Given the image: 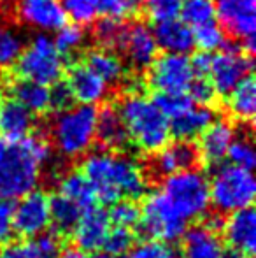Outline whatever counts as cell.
I'll list each match as a JSON object with an SVG mask.
<instances>
[{"label":"cell","mask_w":256,"mask_h":258,"mask_svg":"<svg viewBox=\"0 0 256 258\" xmlns=\"http://www.w3.org/2000/svg\"><path fill=\"white\" fill-rule=\"evenodd\" d=\"M81 172L92 184L95 199L104 204L121 199L135 201L147 191V174L142 163L120 151H90L84 155Z\"/></svg>","instance_id":"1"},{"label":"cell","mask_w":256,"mask_h":258,"mask_svg":"<svg viewBox=\"0 0 256 258\" xmlns=\"http://www.w3.org/2000/svg\"><path fill=\"white\" fill-rule=\"evenodd\" d=\"M51 160V144L37 134L18 141L0 139V197L18 201L35 190Z\"/></svg>","instance_id":"2"},{"label":"cell","mask_w":256,"mask_h":258,"mask_svg":"<svg viewBox=\"0 0 256 258\" xmlns=\"http://www.w3.org/2000/svg\"><path fill=\"white\" fill-rule=\"evenodd\" d=\"M128 141L142 153L154 155L170 139L167 116L156 102L140 92H130L118 105Z\"/></svg>","instance_id":"3"},{"label":"cell","mask_w":256,"mask_h":258,"mask_svg":"<svg viewBox=\"0 0 256 258\" xmlns=\"http://www.w3.org/2000/svg\"><path fill=\"white\" fill-rule=\"evenodd\" d=\"M97 109L93 105H70L58 111L49 126L51 144L68 160L81 158L92 151L95 143Z\"/></svg>","instance_id":"4"},{"label":"cell","mask_w":256,"mask_h":258,"mask_svg":"<svg viewBox=\"0 0 256 258\" xmlns=\"http://www.w3.org/2000/svg\"><path fill=\"white\" fill-rule=\"evenodd\" d=\"M256 195V181L253 170L235 167L232 163L216 165L209 179V199L218 213H235L251 207Z\"/></svg>","instance_id":"5"},{"label":"cell","mask_w":256,"mask_h":258,"mask_svg":"<svg viewBox=\"0 0 256 258\" xmlns=\"http://www.w3.org/2000/svg\"><path fill=\"white\" fill-rule=\"evenodd\" d=\"M160 190L188 223L204 218L211 207L209 179L195 167L165 176Z\"/></svg>","instance_id":"6"},{"label":"cell","mask_w":256,"mask_h":258,"mask_svg":"<svg viewBox=\"0 0 256 258\" xmlns=\"http://www.w3.org/2000/svg\"><path fill=\"white\" fill-rule=\"evenodd\" d=\"M21 79L51 86L60 81L65 71V56L56 49L48 34H39L25 44L16 65Z\"/></svg>","instance_id":"7"},{"label":"cell","mask_w":256,"mask_h":258,"mask_svg":"<svg viewBox=\"0 0 256 258\" xmlns=\"http://www.w3.org/2000/svg\"><path fill=\"white\" fill-rule=\"evenodd\" d=\"M139 223L149 237L168 242L183 237V234L188 230V221L172 207L161 190H154L146 195Z\"/></svg>","instance_id":"8"},{"label":"cell","mask_w":256,"mask_h":258,"mask_svg":"<svg viewBox=\"0 0 256 258\" xmlns=\"http://www.w3.org/2000/svg\"><path fill=\"white\" fill-rule=\"evenodd\" d=\"M251 58L244 49L223 46L218 53H211V63L205 78L216 93L228 95L244 78L251 74Z\"/></svg>","instance_id":"9"},{"label":"cell","mask_w":256,"mask_h":258,"mask_svg":"<svg viewBox=\"0 0 256 258\" xmlns=\"http://www.w3.org/2000/svg\"><path fill=\"white\" fill-rule=\"evenodd\" d=\"M216 20L225 34L242 42L244 51L254 49L256 0H212Z\"/></svg>","instance_id":"10"},{"label":"cell","mask_w":256,"mask_h":258,"mask_svg":"<svg viewBox=\"0 0 256 258\" xmlns=\"http://www.w3.org/2000/svg\"><path fill=\"white\" fill-rule=\"evenodd\" d=\"M51 227V204L49 195L42 190H32L18 199L13 207L14 234L25 239H34L46 234Z\"/></svg>","instance_id":"11"},{"label":"cell","mask_w":256,"mask_h":258,"mask_svg":"<svg viewBox=\"0 0 256 258\" xmlns=\"http://www.w3.org/2000/svg\"><path fill=\"white\" fill-rule=\"evenodd\" d=\"M197 78L186 54L165 53L149 65V85L158 93H186Z\"/></svg>","instance_id":"12"},{"label":"cell","mask_w":256,"mask_h":258,"mask_svg":"<svg viewBox=\"0 0 256 258\" xmlns=\"http://www.w3.org/2000/svg\"><path fill=\"white\" fill-rule=\"evenodd\" d=\"M125 56V61L135 71L149 69L158 53V46L154 42L153 30L144 23L125 25L118 48Z\"/></svg>","instance_id":"13"},{"label":"cell","mask_w":256,"mask_h":258,"mask_svg":"<svg viewBox=\"0 0 256 258\" xmlns=\"http://www.w3.org/2000/svg\"><path fill=\"white\" fill-rule=\"evenodd\" d=\"M16 18L41 34H55L67 23L60 0H16Z\"/></svg>","instance_id":"14"},{"label":"cell","mask_w":256,"mask_h":258,"mask_svg":"<svg viewBox=\"0 0 256 258\" xmlns=\"http://www.w3.org/2000/svg\"><path fill=\"white\" fill-rule=\"evenodd\" d=\"M223 235L230 251L251 258L256 249V213L251 207L230 213L223 221Z\"/></svg>","instance_id":"15"},{"label":"cell","mask_w":256,"mask_h":258,"mask_svg":"<svg viewBox=\"0 0 256 258\" xmlns=\"http://www.w3.org/2000/svg\"><path fill=\"white\" fill-rule=\"evenodd\" d=\"M111 227L113 225H111L106 211L95 206L88 207L86 211H82L75 227L72 228L75 246H79L86 253L104 249Z\"/></svg>","instance_id":"16"},{"label":"cell","mask_w":256,"mask_h":258,"mask_svg":"<svg viewBox=\"0 0 256 258\" xmlns=\"http://www.w3.org/2000/svg\"><path fill=\"white\" fill-rule=\"evenodd\" d=\"M65 85L70 90L74 102L82 105H93V107L97 104H102L107 99L111 86L84 63H77L70 67Z\"/></svg>","instance_id":"17"},{"label":"cell","mask_w":256,"mask_h":258,"mask_svg":"<svg viewBox=\"0 0 256 258\" xmlns=\"http://www.w3.org/2000/svg\"><path fill=\"white\" fill-rule=\"evenodd\" d=\"M237 132L228 119H212L211 125L198 137L197 153L209 165H219L226 158L230 144L233 143Z\"/></svg>","instance_id":"18"},{"label":"cell","mask_w":256,"mask_h":258,"mask_svg":"<svg viewBox=\"0 0 256 258\" xmlns=\"http://www.w3.org/2000/svg\"><path fill=\"white\" fill-rule=\"evenodd\" d=\"M226 253L214 223L197 225L183 234L181 258H226Z\"/></svg>","instance_id":"19"},{"label":"cell","mask_w":256,"mask_h":258,"mask_svg":"<svg viewBox=\"0 0 256 258\" xmlns=\"http://www.w3.org/2000/svg\"><path fill=\"white\" fill-rule=\"evenodd\" d=\"M151 30L158 49H163L165 53L186 54L195 48L192 28L178 16L158 20Z\"/></svg>","instance_id":"20"},{"label":"cell","mask_w":256,"mask_h":258,"mask_svg":"<svg viewBox=\"0 0 256 258\" xmlns=\"http://www.w3.org/2000/svg\"><path fill=\"white\" fill-rule=\"evenodd\" d=\"M197 162V146L190 144L188 141H176L172 144L167 143L161 150L154 153L153 170L165 177L170 174L181 172V170L193 169Z\"/></svg>","instance_id":"21"},{"label":"cell","mask_w":256,"mask_h":258,"mask_svg":"<svg viewBox=\"0 0 256 258\" xmlns=\"http://www.w3.org/2000/svg\"><path fill=\"white\" fill-rule=\"evenodd\" d=\"M212 119H214V112L211 111L209 105H198L192 102L168 119L170 136H174L178 141L190 143L200 137V134L211 125Z\"/></svg>","instance_id":"22"},{"label":"cell","mask_w":256,"mask_h":258,"mask_svg":"<svg viewBox=\"0 0 256 258\" xmlns=\"http://www.w3.org/2000/svg\"><path fill=\"white\" fill-rule=\"evenodd\" d=\"M35 114L23 107L14 99H6L0 102V139L18 141L32 134L35 123Z\"/></svg>","instance_id":"23"},{"label":"cell","mask_w":256,"mask_h":258,"mask_svg":"<svg viewBox=\"0 0 256 258\" xmlns=\"http://www.w3.org/2000/svg\"><path fill=\"white\" fill-rule=\"evenodd\" d=\"M95 141L102 144L104 150L121 151L127 148L130 143L128 134L116 107H104L102 111H97Z\"/></svg>","instance_id":"24"},{"label":"cell","mask_w":256,"mask_h":258,"mask_svg":"<svg viewBox=\"0 0 256 258\" xmlns=\"http://www.w3.org/2000/svg\"><path fill=\"white\" fill-rule=\"evenodd\" d=\"M60 242L55 235L42 234L39 237L20 242H7L0 258H58Z\"/></svg>","instance_id":"25"},{"label":"cell","mask_w":256,"mask_h":258,"mask_svg":"<svg viewBox=\"0 0 256 258\" xmlns=\"http://www.w3.org/2000/svg\"><path fill=\"white\" fill-rule=\"evenodd\" d=\"M84 65H88L107 85L121 83L125 79V76H127L125 61L121 60V56L114 53L113 49H107V48L92 49V51L86 54Z\"/></svg>","instance_id":"26"},{"label":"cell","mask_w":256,"mask_h":258,"mask_svg":"<svg viewBox=\"0 0 256 258\" xmlns=\"http://www.w3.org/2000/svg\"><path fill=\"white\" fill-rule=\"evenodd\" d=\"M11 93L16 102L27 107L32 114H42L51 109V88L28 79H20L11 86Z\"/></svg>","instance_id":"27"},{"label":"cell","mask_w":256,"mask_h":258,"mask_svg":"<svg viewBox=\"0 0 256 258\" xmlns=\"http://www.w3.org/2000/svg\"><path fill=\"white\" fill-rule=\"evenodd\" d=\"M226 99V109L232 114V118L239 121H251L256 112V85L253 76L244 78Z\"/></svg>","instance_id":"28"},{"label":"cell","mask_w":256,"mask_h":258,"mask_svg":"<svg viewBox=\"0 0 256 258\" xmlns=\"http://www.w3.org/2000/svg\"><path fill=\"white\" fill-rule=\"evenodd\" d=\"M56 194L62 195L67 201L74 202L82 211L95 206L97 201L92 184L88 183V179L81 170H68V172L62 174L58 179V191Z\"/></svg>","instance_id":"29"},{"label":"cell","mask_w":256,"mask_h":258,"mask_svg":"<svg viewBox=\"0 0 256 258\" xmlns=\"http://www.w3.org/2000/svg\"><path fill=\"white\" fill-rule=\"evenodd\" d=\"M25 48V37L18 28L9 23H0V71L16 65Z\"/></svg>","instance_id":"30"},{"label":"cell","mask_w":256,"mask_h":258,"mask_svg":"<svg viewBox=\"0 0 256 258\" xmlns=\"http://www.w3.org/2000/svg\"><path fill=\"white\" fill-rule=\"evenodd\" d=\"M49 204H51V225L56 228V232L60 234L72 232L79 216L82 214L81 207L58 194L55 197H49Z\"/></svg>","instance_id":"31"},{"label":"cell","mask_w":256,"mask_h":258,"mask_svg":"<svg viewBox=\"0 0 256 258\" xmlns=\"http://www.w3.org/2000/svg\"><path fill=\"white\" fill-rule=\"evenodd\" d=\"M63 14L74 25L84 27L99 21L100 18V0H60Z\"/></svg>","instance_id":"32"},{"label":"cell","mask_w":256,"mask_h":258,"mask_svg":"<svg viewBox=\"0 0 256 258\" xmlns=\"http://www.w3.org/2000/svg\"><path fill=\"white\" fill-rule=\"evenodd\" d=\"M179 14H181V20L192 30L216 21V11L212 0H183Z\"/></svg>","instance_id":"33"},{"label":"cell","mask_w":256,"mask_h":258,"mask_svg":"<svg viewBox=\"0 0 256 258\" xmlns=\"http://www.w3.org/2000/svg\"><path fill=\"white\" fill-rule=\"evenodd\" d=\"M127 258H181V255L172 242L149 237L133 244Z\"/></svg>","instance_id":"34"},{"label":"cell","mask_w":256,"mask_h":258,"mask_svg":"<svg viewBox=\"0 0 256 258\" xmlns=\"http://www.w3.org/2000/svg\"><path fill=\"white\" fill-rule=\"evenodd\" d=\"M192 32H193V44L198 46L200 51L216 53V51H219L223 46H226L225 30H223L216 21L193 28Z\"/></svg>","instance_id":"35"},{"label":"cell","mask_w":256,"mask_h":258,"mask_svg":"<svg viewBox=\"0 0 256 258\" xmlns=\"http://www.w3.org/2000/svg\"><path fill=\"white\" fill-rule=\"evenodd\" d=\"M107 216H109V221L113 227L133 230V227L139 225L140 209L135 204V201L121 199V201H116L111 204V211L107 213Z\"/></svg>","instance_id":"36"},{"label":"cell","mask_w":256,"mask_h":258,"mask_svg":"<svg viewBox=\"0 0 256 258\" xmlns=\"http://www.w3.org/2000/svg\"><path fill=\"white\" fill-rule=\"evenodd\" d=\"M86 41V34L79 25H67L65 23L63 27H60L58 30L55 32V42L56 49L63 54V56H68V54H75L79 49L84 46Z\"/></svg>","instance_id":"37"},{"label":"cell","mask_w":256,"mask_h":258,"mask_svg":"<svg viewBox=\"0 0 256 258\" xmlns=\"http://www.w3.org/2000/svg\"><path fill=\"white\" fill-rule=\"evenodd\" d=\"M228 163L235 167H242V169L253 170L256 163V153H254V144L249 136L242 134V136H235L233 143L230 144L228 153H226Z\"/></svg>","instance_id":"38"},{"label":"cell","mask_w":256,"mask_h":258,"mask_svg":"<svg viewBox=\"0 0 256 258\" xmlns=\"http://www.w3.org/2000/svg\"><path fill=\"white\" fill-rule=\"evenodd\" d=\"M142 0H100V13L114 21H127L142 11Z\"/></svg>","instance_id":"39"},{"label":"cell","mask_w":256,"mask_h":258,"mask_svg":"<svg viewBox=\"0 0 256 258\" xmlns=\"http://www.w3.org/2000/svg\"><path fill=\"white\" fill-rule=\"evenodd\" d=\"M95 23L97 25H95V30H93V35H95L100 48H107V49L118 48V42L121 39L125 25L121 21L109 20V18H104V20L95 21Z\"/></svg>","instance_id":"40"},{"label":"cell","mask_w":256,"mask_h":258,"mask_svg":"<svg viewBox=\"0 0 256 258\" xmlns=\"http://www.w3.org/2000/svg\"><path fill=\"white\" fill-rule=\"evenodd\" d=\"M132 246H133V230L120 228V227H111L109 235H107V239H106V244H104L106 251L125 255Z\"/></svg>","instance_id":"41"},{"label":"cell","mask_w":256,"mask_h":258,"mask_svg":"<svg viewBox=\"0 0 256 258\" xmlns=\"http://www.w3.org/2000/svg\"><path fill=\"white\" fill-rule=\"evenodd\" d=\"M144 7L154 21L174 18L179 14L183 0H142Z\"/></svg>","instance_id":"42"},{"label":"cell","mask_w":256,"mask_h":258,"mask_svg":"<svg viewBox=\"0 0 256 258\" xmlns=\"http://www.w3.org/2000/svg\"><path fill=\"white\" fill-rule=\"evenodd\" d=\"M186 95H188L190 99H192V102H195V104L209 105L212 102V99H214L216 92L212 90V86H211V83L207 81V78L197 76V78L193 79L192 85H190Z\"/></svg>","instance_id":"43"},{"label":"cell","mask_w":256,"mask_h":258,"mask_svg":"<svg viewBox=\"0 0 256 258\" xmlns=\"http://www.w3.org/2000/svg\"><path fill=\"white\" fill-rule=\"evenodd\" d=\"M13 234V206H11V201L0 197V246H6Z\"/></svg>","instance_id":"44"},{"label":"cell","mask_w":256,"mask_h":258,"mask_svg":"<svg viewBox=\"0 0 256 258\" xmlns=\"http://www.w3.org/2000/svg\"><path fill=\"white\" fill-rule=\"evenodd\" d=\"M74 99L70 95V90L65 83H55V86L51 88V109H55L56 112L63 111V109L70 107Z\"/></svg>","instance_id":"45"},{"label":"cell","mask_w":256,"mask_h":258,"mask_svg":"<svg viewBox=\"0 0 256 258\" xmlns=\"http://www.w3.org/2000/svg\"><path fill=\"white\" fill-rule=\"evenodd\" d=\"M58 258H88V255H86V251H82L79 246L72 244V246H67V248L60 249Z\"/></svg>","instance_id":"46"},{"label":"cell","mask_w":256,"mask_h":258,"mask_svg":"<svg viewBox=\"0 0 256 258\" xmlns=\"http://www.w3.org/2000/svg\"><path fill=\"white\" fill-rule=\"evenodd\" d=\"M88 258H127V256L120 255V253H111L106 251V249H99V251H93V255Z\"/></svg>","instance_id":"47"}]
</instances>
